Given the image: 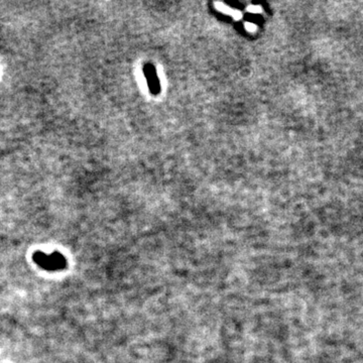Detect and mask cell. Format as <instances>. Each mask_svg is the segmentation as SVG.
<instances>
[{
  "mask_svg": "<svg viewBox=\"0 0 363 363\" xmlns=\"http://www.w3.org/2000/svg\"><path fill=\"white\" fill-rule=\"evenodd\" d=\"M32 260L40 268L50 272L61 271L67 268V260L60 252H53L48 256L44 252L36 251L33 253Z\"/></svg>",
  "mask_w": 363,
  "mask_h": 363,
  "instance_id": "1",
  "label": "cell"
},
{
  "mask_svg": "<svg viewBox=\"0 0 363 363\" xmlns=\"http://www.w3.org/2000/svg\"><path fill=\"white\" fill-rule=\"evenodd\" d=\"M144 74L149 81V86L153 93L157 94L160 91V83L156 74V70L152 65H147L144 67Z\"/></svg>",
  "mask_w": 363,
  "mask_h": 363,
  "instance_id": "2",
  "label": "cell"
},
{
  "mask_svg": "<svg viewBox=\"0 0 363 363\" xmlns=\"http://www.w3.org/2000/svg\"><path fill=\"white\" fill-rule=\"evenodd\" d=\"M216 7H217V9H219L220 11H222L224 13L232 15L235 19H239L242 16V14L238 10H235V9H233V8L223 4V3H216Z\"/></svg>",
  "mask_w": 363,
  "mask_h": 363,
  "instance_id": "3",
  "label": "cell"
},
{
  "mask_svg": "<svg viewBox=\"0 0 363 363\" xmlns=\"http://www.w3.org/2000/svg\"><path fill=\"white\" fill-rule=\"evenodd\" d=\"M247 10L251 13H259L262 11V6H259V5H250L248 6Z\"/></svg>",
  "mask_w": 363,
  "mask_h": 363,
  "instance_id": "4",
  "label": "cell"
},
{
  "mask_svg": "<svg viewBox=\"0 0 363 363\" xmlns=\"http://www.w3.org/2000/svg\"><path fill=\"white\" fill-rule=\"evenodd\" d=\"M245 28L250 31V32H253L257 30V25L254 23H251V22H245Z\"/></svg>",
  "mask_w": 363,
  "mask_h": 363,
  "instance_id": "5",
  "label": "cell"
}]
</instances>
